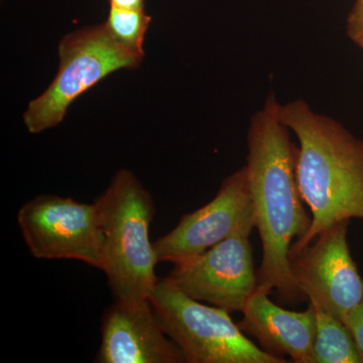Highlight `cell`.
<instances>
[{
  "label": "cell",
  "mask_w": 363,
  "mask_h": 363,
  "mask_svg": "<svg viewBox=\"0 0 363 363\" xmlns=\"http://www.w3.org/2000/svg\"><path fill=\"white\" fill-rule=\"evenodd\" d=\"M255 218L247 169L226 177L208 204L183 215L175 228L155 241L159 262L179 264L201 255Z\"/></svg>",
  "instance_id": "cell-9"
},
{
  "label": "cell",
  "mask_w": 363,
  "mask_h": 363,
  "mask_svg": "<svg viewBox=\"0 0 363 363\" xmlns=\"http://www.w3.org/2000/svg\"><path fill=\"white\" fill-rule=\"evenodd\" d=\"M279 105L271 92L250 118L245 167L255 225L262 241L257 286L276 291L281 303L295 306L307 297L294 278L290 250L293 240L309 231L312 218L298 190V147L279 119Z\"/></svg>",
  "instance_id": "cell-1"
},
{
  "label": "cell",
  "mask_w": 363,
  "mask_h": 363,
  "mask_svg": "<svg viewBox=\"0 0 363 363\" xmlns=\"http://www.w3.org/2000/svg\"><path fill=\"white\" fill-rule=\"evenodd\" d=\"M99 363H186L149 300L114 301L102 315Z\"/></svg>",
  "instance_id": "cell-10"
},
{
  "label": "cell",
  "mask_w": 363,
  "mask_h": 363,
  "mask_svg": "<svg viewBox=\"0 0 363 363\" xmlns=\"http://www.w3.org/2000/svg\"><path fill=\"white\" fill-rule=\"evenodd\" d=\"M346 32L350 39L363 49V0H355L348 14Z\"/></svg>",
  "instance_id": "cell-14"
},
{
  "label": "cell",
  "mask_w": 363,
  "mask_h": 363,
  "mask_svg": "<svg viewBox=\"0 0 363 363\" xmlns=\"http://www.w3.org/2000/svg\"><path fill=\"white\" fill-rule=\"evenodd\" d=\"M109 7L123 9H145V0H108Z\"/></svg>",
  "instance_id": "cell-16"
},
{
  "label": "cell",
  "mask_w": 363,
  "mask_h": 363,
  "mask_svg": "<svg viewBox=\"0 0 363 363\" xmlns=\"http://www.w3.org/2000/svg\"><path fill=\"white\" fill-rule=\"evenodd\" d=\"M316 316V337L313 347V363H363L350 330L342 321L319 301L308 298Z\"/></svg>",
  "instance_id": "cell-12"
},
{
  "label": "cell",
  "mask_w": 363,
  "mask_h": 363,
  "mask_svg": "<svg viewBox=\"0 0 363 363\" xmlns=\"http://www.w3.org/2000/svg\"><path fill=\"white\" fill-rule=\"evenodd\" d=\"M279 116L297 136L298 190L312 212L309 231L291 247V260L333 224L363 220V142L301 98L279 104Z\"/></svg>",
  "instance_id": "cell-2"
},
{
  "label": "cell",
  "mask_w": 363,
  "mask_h": 363,
  "mask_svg": "<svg viewBox=\"0 0 363 363\" xmlns=\"http://www.w3.org/2000/svg\"><path fill=\"white\" fill-rule=\"evenodd\" d=\"M18 224L35 259L78 260L101 271L102 233L95 202L37 196L20 208Z\"/></svg>",
  "instance_id": "cell-6"
},
{
  "label": "cell",
  "mask_w": 363,
  "mask_h": 363,
  "mask_svg": "<svg viewBox=\"0 0 363 363\" xmlns=\"http://www.w3.org/2000/svg\"><path fill=\"white\" fill-rule=\"evenodd\" d=\"M345 326L350 330L358 350L363 357V298L348 314Z\"/></svg>",
  "instance_id": "cell-15"
},
{
  "label": "cell",
  "mask_w": 363,
  "mask_h": 363,
  "mask_svg": "<svg viewBox=\"0 0 363 363\" xmlns=\"http://www.w3.org/2000/svg\"><path fill=\"white\" fill-rule=\"evenodd\" d=\"M102 233V267L113 297L126 303L149 300L159 264L150 240L155 203L133 172H116L95 200Z\"/></svg>",
  "instance_id": "cell-3"
},
{
  "label": "cell",
  "mask_w": 363,
  "mask_h": 363,
  "mask_svg": "<svg viewBox=\"0 0 363 363\" xmlns=\"http://www.w3.org/2000/svg\"><path fill=\"white\" fill-rule=\"evenodd\" d=\"M145 55L130 51L109 35L105 25L74 30L59 44V70L49 87L28 104L23 123L30 133L59 125L71 104L109 74L135 69Z\"/></svg>",
  "instance_id": "cell-5"
},
{
  "label": "cell",
  "mask_w": 363,
  "mask_h": 363,
  "mask_svg": "<svg viewBox=\"0 0 363 363\" xmlns=\"http://www.w3.org/2000/svg\"><path fill=\"white\" fill-rule=\"evenodd\" d=\"M255 227V218L245 222L213 247L174 264L167 278L195 300L229 313L242 312L257 286L250 241Z\"/></svg>",
  "instance_id": "cell-7"
},
{
  "label": "cell",
  "mask_w": 363,
  "mask_h": 363,
  "mask_svg": "<svg viewBox=\"0 0 363 363\" xmlns=\"http://www.w3.org/2000/svg\"><path fill=\"white\" fill-rule=\"evenodd\" d=\"M271 293L257 286L242 310L241 330L257 339L269 354L288 355L296 363H313L316 316L311 304L302 312L290 311L269 300ZM286 359V358H285Z\"/></svg>",
  "instance_id": "cell-11"
},
{
  "label": "cell",
  "mask_w": 363,
  "mask_h": 363,
  "mask_svg": "<svg viewBox=\"0 0 363 363\" xmlns=\"http://www.w3.org/2000/svg\"><path fill=\"white\" fill-rule=\"evenodd\" d=\"M150 301L186 363L286 362L248 339L226 310L202 304L168 278L159 279Z\"/></svg>",
  "instance_id": "cell-4"
},
{
  "label": "cell",
  "mask_w": 363,
  "mask_h": 363,
  "mask_svg": "<svg viewBox=\"0 0 363 363\" xmlns=\"http://www.w3.org/2000/svg\"><path fill=\"white\" fill-rule=\"evenodd\" d=\"M350 220L337 222L291 259L294 278L306 297L319 301L345 324L363 298V279L347 241Z\"/></svg>",
  "instance_id": "cell-8"
},
{
  "label": "cell",
  "mask_w": 363,
  "mask_h": 363,
  "mask_svg": "<svg viewBox=\"0 0 363 363\" xmlns=\"http://www.w3.org/2000/svg\"><path fill=\"white\" fill-rule=\"evenodd\" d=\"M152 18L145 9H123L111 7L104 25L109 35L118 44L130 51L145 55L143 42Z\"/></svg>",
  "instance_id": "cell-13"
}]
</instances>
